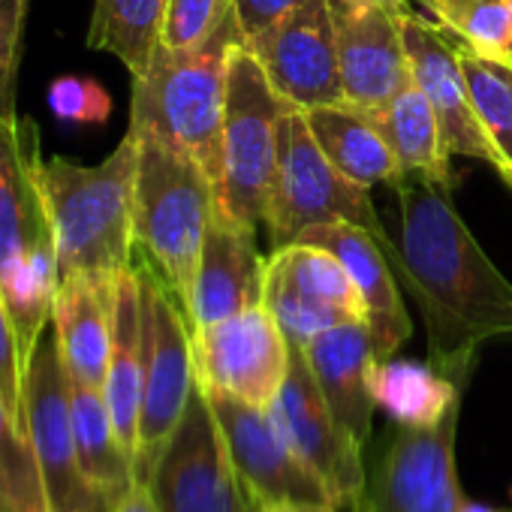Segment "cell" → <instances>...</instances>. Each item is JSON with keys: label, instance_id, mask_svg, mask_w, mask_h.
<instances>
[{"label": "cell", "instance_id": "cell-1", "mask_svg": "<svg viewBox=\"0 0 512 512\" xmlns=\"http://www.w3.org/2000/svg\"><path fill=\"white\" fill-rule=\"evenodd\" d=\"M395 193L401 238L389 263L419 305L431 368L464 389L482 344L512 332V284L455 211L452 187L404 178Z\"/></svg>", "mask_w": 512, "mask_h": 512}, {"label": "cell", "instance_id": "cell-2", "mask_svg": "<svg viewBox=\"0 0 512 512\" xmlns=\"http://www.w3.org/2000/svg\"><path fill=\"white\" fill-rule=\"evenodd\" d=\"M136 160L139 142L130 130L97 166L40 157L37 178L55 232L58 281L91 278L118 284L133 269Z\"/></svg>", "mask_w": 512, "mask_h": 512}, {"label": "cell", "instance_id": "cell-3", "mask_svg": "<svg viewBox=\"0 0 512 512\" xmlns=\"http://www.w3.org/2000/svg\"><path fill=\"white\" fill-rule=\"evenodd\" d=\"M40 133L34 121H0V290H4L22 368L52 323L58 253L40 190Z\"/></svg>", "mask_w": 512, "mask_h": 512}, {"label": "cell", "instance_id": "cell-4", "mask_svg": "<svg viewBox=\"0 0 512 512\" xmlns=\"http://www.w3.org/2000/svg\"><path fill=\"white\" fill-rule=\"evenodd\" d=\"M235 46H244V37L229 4L208 40L181 52L160 46L148 70L133 79L130 133L184 148L208 172L214 193L220 184L226 70Z\"/></svg>", "mask_w": 512, "mask_h": 512}, {"label": "cell", "instance_id": "cell-5", "mask_svg": "<svg viewBox=\"0 0 512 512\" xmlns=\"http://www.w3.org/2000/svg\"><path fill=\"white\" fill-rule=\"evenodd\" d=\"M136 142L133 241L139 263L148 266L187 311L205 229L214 214V184L184 148L157 136H136Z\"/></svg>", "mask_w": 512, "mask_h": 512}, {"label": "cell", "instance_id": "cell-6", "mask_svg": "<svg viewBox=\"0 0 512 512\" xmlns=\"http://www.w3.org/2000/svg\"><path fill=\"white\" fill-rule=\"evenodd\" d=\"M293 109L269 82L247 46H235L226 70V109L220 139V184L214 208L256 232L266 220L278 163V124Z\"/></svg>", "mask_w": 512, "mask_h": 512}, {"label": "cell", "instance_id": "cell-7", "mask_svg": "<svg viewBox=\"0 0 512 512\" xmlns=\"http://www.w3.org/2000/svg\"><path fill=\"white\" fill-rule=\"evenodd\" d=\"M275 250L290 247L305 229L320 223H353L368 229L386 250H395L368 187L350 181L317 145L305 109L293 106L278 124V163L269 190L266 220Z\"/></svg>", "mask_w": 512, "mask_h": 512}, {"label": "cell", "instance_id": "cell-8", "mask_svg": "<svg viewBox=\"0 0 512 512\" xmlns=\"http://www.w3.org/2000/svg\"><path fill=\"white\" fill-rule=\"evenodd\" d=\"M142 287V335H145V380L133 473L148 485L163 449L178 431L190 395L196 389L193 329L172 290L142 263H133Z\"/></svg>", "mask_w": 512, "mask_h": 512}, {"label": "cell", "instance_id": "cell-9", "mask_svg": "<svg viewBox=\"0 0 512 512\" xmlns=\"http://www.w3.org/2000/svg\"><path fill=\"white\" fill-rule=\"evenodd\" d=\"M25 431L43 476L49 512H112L79 467L70 377L52 323L40 335L25 371Z\"/></svg>", "mask_w": 512, "mask_h": 512}, {"label": "cell", "instance_id": "cell-10", "mask_svg": "<svg viewBox=\"0 0 512 512\" xmlns=\"http://www.w3.org/2000/svg\"><path fill=\"white\" fill-rule=\"evenodd\" d=\"M148 491L160 512H260L232 464L220 422L199 383L148 479Z\"/></svg>", "mask_w": 512, "mask_h": 512}, {"label": "cell", "instance_id": "cell-11", "mask_svg": "<svg viewBox=\"0 0 512 512\" xmlns=\"http://www.w3.org/2000/svg\"><path fill=\"white\" fill-rule=\"evenodd\" d=\"M266 410L287 446L323 482L332 506L362 512L368 491L362 446L332 416L302 347H290V371Z\"/></svg>", "mask_w": 512, "mask_h": 512}, {"label": "cell", "instance_id": "cell-12", "mask_svg": "<svg viewBox=\"0 0 512 512\" xmlns=\"http://www.w3.org/2000/svg\"><path fill=\"white\" fill-rule=\"evenodd\" d=\"M196 383L253 407H269L290 371V341L260 302L193 332Z\"/></svg>", "mask_w": 512, "mask_h": 512}, {"label": "cell", "instance_id": "cell-13", "mask_svg": "<svg viewBox=\"0 0 512 512\" xmlns=\"http://www.w3.org/2000/svg\"><path fill=\"white\" fill-rule=\"evenodd\" d=\"M461 401L431 428L398 425L386 443L362 512H461L464 494L455 476V431Z\"/></svg>", "mask_w": 512, "mask_h": 512}, {"label": "cell", "instance_id": "cell-14", "mask_svg": "<svg viewBox=\"0 0 512 512\" xmlns=\"http://www.w3.org/2000/svg\"><path fill=\"white\" fill-rule=\"evenodd\" d=\"M401 37H404V52L410 61L413 82L428 97L449 154L485 160L512 187V166L503 160V154L494 148L491 136L485 133V124L473 106L455 43L446 40L437 22H428L425 16L413 10L401 16Z\"/></svg>", "mask_w": 512, "mask_h": 512}, {"label": "cell", "instance_id": "cell-15", "mask_svg": "<svg viewBox=\"0 0 512 512\" xmlns=\"http://www.w3.org/2000/svg\"><path fill=\"white\" fill-rule=\"evenodd\" d=\"M205 392V389H202ZM220 422L232 464L256 506L329 503L323 482L287 446L266 407L244 404L223 392H205Z\"/></svg>", "mask_w": 512, "mask_h": 512}, {"label": "cell", "instance_id": "cell-16", "mask_svg": "<svg viewBox=\"0 0 512 512\" xmlns=\"http://www.w3.org/2000/svg\"><path fill=\"white\" fill-rule=\"evenodd\" d=\"M247 49L287 103L299 109L344 103L329 0H305Z\"/></svg>", "mask_w": 512, "mask_h": 512}, {"label": "cell", "instance_id": "cell-17", "mask_svg": "<svg viewBox=\"0 0 512 512\" xmlns=\"http://www.w3.org/2000/svg\"><path fill=\"white\" fill-rule=\"evenodd\" d=\"M344 103L377 112L413 82L401 16L371 0H329Z\"/></svg>", "mask_w": 512, "mask_h": 512}, {"label": "cell", "instance_id": "cell-18", "mask_svg": "<svg viewBox=\"0 0 512 512\" xmlns=\"http://www.w3.org/2000/svg\"><path fill=\"white\" fill-rule=\"evenodd\" d=\"M253 235V229L229 220L214 208L199 253L190 305L184 311L193 332L263 302L269 260H263L256 250Z\"/></svg>", "mask_w": 512, "mask_h": 512}, {"label": "cell", "instance_id": "cell-19", "mask_svg": "<svg viewBox=\"0 0 512 512\" xmlns=\"http://www.w3.org/2000/svg\"><path fill=\"white\" fill-rule=\"evenodd\" d=\"M296 241L326 247L347 266L365 302V326L371 332L377 362L392 359L401 350V344L410 338L413 323L401 302L395 275L389 269L392 263L383 244L368 229L353 223H320L305 229Z\"/></svg>", "mask_w": 512, "mask_h": 512}, {"label": "cell", "instance_id": "cell-20", "mask_svg": "<svg viewBox=\"0 0 512 512\" xmlns=\"http://www.w3.org/2000/svg\"><path fill=\"white\" fill-rule=\"evenodd\" d=\"M302 350L332 416L365 449L371 440V419L377 407L371 395V374L377 365V353L368 326L362 320L341 323L317 335Z\"/></svg>", "mask_w": 512, "mask_h": 512}, {"label": "cell", "instance_id": "cell-21", "mask_svg": "<svg viewBox=\"0 0 512 512\" xmlns=\"http://www.w3.org/2000/svg\"><path fill=\"white\" fill-rule=\"evenodd\" d=\"M115 296L118 284H100L91 278H61L52 308V329L67 374L79 383L100 389L112 353Z\"/></svg>", "mask_w": 512, "mask_h": 512}, {"label": "cell", "instance_id": "cell-22", "mask_svg": "<svg viewBox=\"0 0 512 512\" xmlns=\"http://www.w3.org/2000/svg\"><path fill=\"white\" fill-rule=\"evenodd\" d=\"M145 380V335H142V287L136 266L121 275L112 320V353L103 380V395L124 452L136 461L139 413Z\"/></svg>", "mask_w": 512, "mask_h": 512}, {"label": "cell", "instance_id": "cell-23", "mask_svg": "<svg viewBox=\"0 0 512 512\" xmlns=\"http://www.w3.org/2000/svg\"><path fill=\"white\" fill-rule=\"evenodd\" d=\"M305 118L317 145L341 175H347L350 181L368 190L374 184H389V187L401 184L398 157L368 109L350 103H332V106L305 109Z\"/></svg>", "mask_w": 512, "mask_h": 512}, {"label": "cell", "instance_id": "cell-24", "mask_svg": "<svg viewBox=\"0 0 512 512\" xmlns=\"http://www.w3.org/2000/svg\"><path fill=\"white\" fill-rule=\"evenodd\" d=\"M70 407L79 467L88 485L115 509V503L136 485V473L133 458L124 452L118 440L106 395L100 386H88L70 377Z\"/></svg>", "mask_w": 512, "mask_h": 512}, {"label": "cell", "instance_id": "cell-25", "mask_svg": "<svg viewBox=\"0 0 512 512\" xmlns=\"http://www.w3.org/2000/svg\"><path fill=\"white\" fill-rule=\"evenodd\" d=\"M392 145L398 166H401V181L404 178H422L434 181L443 187H452V169H449V148L443 139V130L437 124V115L422 94L416 82L404 85L389 106L371 112Z\"/></svg>", "mask_w": 512, "mask_h": 512}, {"label": "cell", "instance_id": "cell-26", "mask_svg": "<svg viewBox=\"0 0 512 512\" xmlns=\"http://www.w3.org/2000/svg\"><path fill=\"white\" fill-rule=\"evenodd\" d=\"M371 395L392 422L407 428H431L449 413L455 401H461V386L431 365L386 359L374 365Z\"/></svg>", "mask_w": 512, "mask_h": 512}, {"label": "cell", "instance_id": "cell-27", "mask_svg": "<svg viewBox=\"0 0 512 512\" xmlns=\"http://www.w3.org/2000/svg\"><path fill=\"white\" fill-rule=\"evenodd\" d=\"M169 0H97L88 46L115 55L130 76H142L160 49Z\"/></svg>", "mask_w": 512, "mask_h": 512}, {"label": "cell", "instance_id": "cell-28", "mask_svg": "<svg viewBox=\"0 0 512 512\" xmlns=\"http://www.w3.org/2000/svg\"><path fill=\"white\" fill-rule=\"evenodd\" d=\"M269 260L311 299L326 302L338 311H344L350 320L365 323V302L359 296V287L347 266L326 247L317 244H290L284 250H275Z\"/></svg>", "mask_w": 512, "mask_h": 512}, {"label": "cell", "instance_id": "cell-29", "mask_svg": "<svg viewBox=\"0 0 512 512\" xmlns=\"http://www.w3.org/2000/svg\"><path fill=\"white\" fill-rule=\"evenodd\" d=\"M461 46L482 58L512 61V16L500 0H416Z\"/></svg>", "mask_w": 512, "mask_h": 512}, {"label": "cell", "instance_id": "cell-30", "mask_svg": "<svg viewBox=\"0 0 512 512\" xmlns=\"http://www.w3.org/2000/svg\"><path fill=\"white\" fill-rule=\"evenodd\" d=\"M455 52L485 133L512 166V61L482 58L461 43H455Z\"/></svg>", "mask_w": 512, "mask_h": 512}, {"label": "cell", "instance_id": "cell-31", "mask_svg": "<svg viewBox=\"0 0 512 512\" xmlns=\"http://www.w3.org/2000/svg\"><path fill=\"white\" fill-rule=\"evenodd\" d=\"M263 305L278 320V326H281L284 338L290 341V347H308L317 335H323V332H329V329H335L341 323H353L344 311L302 293L272 260L266 263Z\"/></svg>", "mask_w": 512, "mask_h": 512}, {"label": "cell", "instance_id": "cell-32", "mask_svg": "<svg viewBox=\"0 0 512 512\" xmlns=\"http://www.w3.org/2000/svg\"><path fill=\"white\" fill-rule=\"evenodd\" d=\"M0 494L13 512H49L43 476L25 428L0 401Z\"/></svg>", "mask_w": 512, "mask_h": 512}, {"label": "cell", "instance_id": "cell-33", "mask_svg": "<svg viewBox=\"0 0 512 512\" xmlns=\"http://www.w3.org/2000/svg\"><path fill=\"white\" fill-rule=\"evenodd\" d=\"M28 0H0V121H19L16 88Z\"/></svg>", "mask_w": 512, "mask_h": 512}, {"label": "cell", "instance_id": "cell-34", "mask_svg": "<svg viewBox=\"0 0 512 512\" xmlns=\"http://www.w3.org/2000/svg\"><path fill=\"white\" fill-rule=\"evenodd\" d=\"M226 10L229 0H169L160 46L175 52L199 46L214 34Z\"/></svg>", "mask_w": 512, "mask_h": 512}, {"label": "cell", "instance_id": "cell-35", "mask_svg": "<svg viewBox=\"0 0 512 512\" xmlns=\"http://www.w3.org/2000/svg\"><path fill=\"white\" fill-rule=\"evenodd\" d=\"M49 109L58 121L70 124H103L112 115V97L82 76H61L49 85Z\"/></svg>", "mask_w": 512, "mask_h": 512}, {"label": "cell", "instance_id": "cell-36", "mask_svg": "<svg viewBox=\"0 0 512 512\" xmlns=\"http://www.w3.org/2000/svg\"><path fill=\"white\" fill-rule=\"evenodd\" d=\"M0 401L7 404L13 419L25 428V368L4 290H0Z\"/></svg>", "mask_w": 512, "mask_h": 512}, {"label": "cell", "instance_id": "cell-37", "mask_svg": "<svg viewBox=\"0 0 512 512\" xmlns=\"http://www.w3.org/2000/svg\"><path fill=\"white\" fill-rule=\"evenodd\" d=\"M244 46L253 43L256 37H263L266 31H272L281 19H287L293 10H299L305 0H229Z\"/></svg>", "mask_w": 512, "mask_h": 512}, {"label": "cell", "instance_id": "cell-38", "mask_svg": "<svg viewBox=\"0 0 512 512\" xmlns=\"http://www.w3.org/2000/svg\"><path fill=\"white\" fill-rule=\"evenodd\" d=\"M112 512H160L157 509V503H154V497H151V491H148V485H142V482H136L118 503H115V509Z\"/></svg>", "mask_w": 512, "mask_h": 512}, {"label": "cell", "instance_id": "cell-39", "mask_svg": "<svg viewBox=\"0 0 512 512\" xmlns=\"http://www.w3.org/2000/svg\"><path fill=\"white\" fill-rule=\"evenodd\" d=\"M260 512H335L329 503H269L260 506Z\"/></svg>", "mask_w": 512, "mask_h": 512}, {"label": "cell", "instance_id": "cell-40", "mask_svg": "<svg viewBox=\"0 0 512 512\" xmlns=\"http://www.w3.org/2000/svg\"><path fill=\"white\" fill-rule=\"evenodd\" d=\"M371 4H380V7H389L392 13H398V16H404V13H410V0H371Z\"/></svg>", "mask_w": 512, "mask_h": 512}, {"label": "cell", "instance_id": "cell-41", "mask_svg": "<svg viewBox=\"0 0 512 512\" xmlns=\"http://www.w3.org/2000/svg\"><path fill=\"white\" fill-rule=\"evenodd\" d=\"M461 512H494V509H488V506H482V503H464Z\"/></svg>", "mask_w": 512, "mask_h": 512}, {"label": "cell", "instance_id": "cell-42", "mask_svg": "<svg viewBox=\"0 0 512 512\" xmlns=\"http://www.w3.org/2000/svg\"><path fill=\"white\" fill-rule=\"evenodd\" d=\"M0 512H13V506H10V503L4 500V494H0Z\"/></svg>", "mask_w": 512, "mask_h": 512}, {"label": "cell", "instance_id": "cell-43", "mask_svg": "<svg viewBox=\"0 0 512 512\" xmlns=\"http://www.w3.org/2000/svg\"><path fill=\"white\" fill-rule=\"evenodd\" d=\"M500 4H503V7L509 10V16H512V0H500Z\"/></svg>", "mask_w": 512, "mask_h": 512}, {"label": "cell", "instance_id": "cell-44", "mask_svg": "<svg viewBox=\"0 0 512 512\" xmlns=\"http://www.w3.org/2000/svg\"><path fill=\"white\" fill-rule=\"evenodd\" d=\"M509 494H512V491H509Z\"/></svg>", "mask_w": 512, "mask_h": 512}]
</instances>
